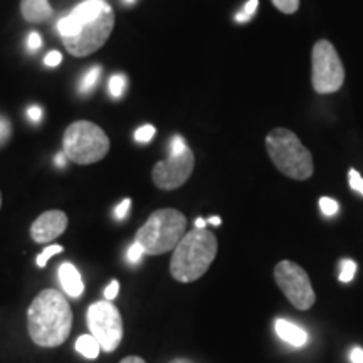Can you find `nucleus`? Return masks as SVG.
I'll return each mask as SVG.
<instances>
[{
    "mask_svg": "<svg viewBox=\"0 0 363 363\" xmlns=\"http://www.w3.org/2000/svg\"><path fill=\"white\" fill-rule=\"evenodd\" d=\"M115 27V12L106 0H84L57 22L62 44L74 57H86L106 44Z\"/></svg>",
    "mask_w": 363,
    "mask_h": 363,
    "instance_id": "obj_1",
    "label": "nucleus"
},
{
    "mask_svg": "<svg viewBox=\"0 0 363 363\" xmlns=\"http://www.w3.org/2000/svg\"><path fill=\"white\" fill-rule=\"evenodd\" d=\"M72 328V310L66 296L56 289H44L27 310V331L35 345L54 348L62 345Z\"/></svg>",
    "mask_w": 363,
    "mask_h": 363,
    "instance_id": "obj_2",
    "label": "nucleus"
},
{
    "mask_svg": "<svg viewBox=\"0 0 363 363\" xmlns=\"http://www.w3.org/2000/svg\"><path fill=\"white\" fill-rule=\"evenodd\" d=\"M217 238L207 229L189 230L174 249L170 274L179 283H194L206 274L217 256Z\"/></svg>",
    "mask_w": 363,
    "mask_h": 363,
    "instance_id": "obj_3",
    "label": "nucleus"
},
{
    "mask_svg": "<svg viewBox=\"0 0 363 363\" xmlns=\"http://www.w3.org/2000/svg\"><path fill=\"white\" fill-rule=\"evenodd\" d=\"M266 152L281 174L293 180H306L313 175V157L291 130L274 128L266 136Z\"/></svg>",
    "mask_w": 363,
    "mask_h": 363,
    "instance_id": "obj_4",
    "label": "nucleus"
},
{
    "mask_svg": "<svg viewBox=\"0 0 363 363\" xmlns=\"http://www.w3.org/2000/svg\"><path fill=\"white\" fill-rule=\"evenodd\" d=\"M187 234V217L175 208H160L148 217L135 235V242L145 254L157 256L174 251L182 238Z\"/></svg>",
    "mask_w": 363,
    "mask_h": 363,
    "instance_id": "obj_5",
    "label": "nucleus"
},
{
    "mask_svg": "<svg viewBox=\"0 0 363 363\" xmlns=\"http://www.w3.org/2000/svg\"><path fill=\"white\" fill-rule=\"evenodd\" d=\"M62 152L67 160L78 165H91L108 155L110 138L98 125L79 120L66 128L62 136Z\"/></svg>",
    "mask_w": 363,
    "mask_h": 363,
    "instance_id": "obj_6",
    "label": "nucleus"
},
{
    "mask_svg": "<svg viewBox=\"0 0 363 363\" xmlns=\"http://www.w3.org/2000/svg\"><path fill=\"white\" fill-rule=\"evenodd\" d=\"M195 167L194 152L185 143L184 136L175 135L170 142V155L158 162L152 170L153 184L162 190H175L190 179Z\"/></svg>",
    "mask_w": 363,
    "mask_h": 363,
    "instance_id": "obj_7",
    "label": "nucleus"
},
{
    "mask_svg": "<svg viewBox=\"0 0 363 363\" xmlns=\"http://www.w3.org/2000/svg\"><path fill=\"white\" fill-rule=\"evenodd\" d=\"M311 83L316 93H337L343 86L345 67L330 40H318L311 54Z\"/></svg>",
    "mask_w": 363,
    "mask_h": 363,
    "instance_id": "obj_8",
    "label": "nucleus"
},
{
    "mask_svg": "<svg viewBox=\"0 0 363 363\" xmlns=\"http://www.w3.org/2000/svg\"><path fill=\"white\" fill-rule=\"evenodd\" d=\"M86 321L91 335L98 340L103 352L111 353L120 347L123 340V320L113 303L103 299L91 305Z\"/></svg>",
    "mask_w": 363,
    "mask_h": 363,
    "instance_id": "obj_9",
    "label": "nucleus"
},
{
    "mask_svg": "<svg viewBox=\"0 0 363 363\" xmlns=\"http://www.w3.org/2000/svg\"><path fill=\"white\" fill-rule=\"evenodd\" d=\"M274 281L288 301L299 311H306L315 305L316 294L313 291L310 276L301 266L293 261H281L274 267Z\"/></svg>",
    "mask_w": 363,
    "mask_h": 363,
    "instance_id": "obj_10",
    "label": "nucleus"
},
{
    "mask_svg": "<svg viewBox=\"0 0 363 363\" xmlns=\"http://www.w3.org/2000/svg\"><path fill=\"white\" fill-rule=\"evenodd\" d=\"M67 216L62 211H48L40 214L30 225V238L34 242H51L62 235L67 229Z\"/></svg>",
    "mask_w": 363,
    "mask_h": 363,
    "instance_id": "obj_11",
    "label": "nucleus"
},
{
    "mask_svg": "<svg viewBox=\"0 0 363 363\" xmlns=\"http://www.w3.org/2000/svg\"><path fill=\"white\" fill-rule=\"evenodd\" d=\"M21 12L22 17L30 24H44L54 16L49 0H21Z\"/></svg>",
    "mask_w": 363,
    "mask_h": 363,
    "instance_id": "obj_12",
    "label": "nucleus"
},
{
    "mask_svg": "<svg viewBox=\"0 0 363 363\" xmlns=\"http://www.w3.org/2000/svg\"><path fill=\"white\" fill-rule=\"evenodd\" d=\"M59 283H61L67 296L71 298H79L84 293V283L83 278H81V272L71 262H62L59 266Z\"/></svg>",
    "mask_w": 363,
    "mask_h": 363,
    "instance_id": "obj_13",
    "label": "nucleus"
},
{
    "mask_svg": "<svg viewBox=\"0 0 363 363\" xmlns=\"http://www.w3.org/2000/svg\"><path fill=\"white\" fill-rule=\"evenodd\" d=\"M276 333H278V337L283 340V342L293 345V347H305L308 343V333L305 330L301 328V326L291 323V321L288 320H283V318H278L276 320Z\"/></svg>",
    "mask_w": 363,
    "mask_h": 363,
    "instance_id": "obj_14",
    "label": "nucleus"
},
{
    "mask_svg": "<svg viewBox=\"0 0 363 363\" xmlns=\"http://www.w3.org/2000/svg\"><path fill=\"white\" fill-rule=\"evenodd\" d=\"M76 350H78V353H81L84 358H88V360H94V358H98L99 352H101V347H99L98 340L89 333L81 335L78 338V342H76Z\"/></svg>",
    "mask_w": 363,
    "mask_h": 363,
    "instance_id": "obj_15",
    "label": "nucleus"
},
{
    "mask_svg": "<svg viewBox=\"0 0 363 363\" xmlns=\"http://www.w3.org/2000/svg\"><path fill=\"white\" fill-rule=\"evenodd\" d=\"M99 76H101V66H93L91 69L86 71V74L79 83V93L88 94L89 91H93V88L98 83Z\"/></svg>",
    "mask_w": 363,
    "mask_h": 363,
    "instance_id": "obj_16",
    "label": "nucleus"
},
{
    "mask_svg": "<svg viewBox=\"0 0 363 363\" xmlns=\"http://www.w3.org/2000/svg\"><path fill=\"white\" fill-rule=\"evenodd\" d=\"M357 272V264L352 259H342L340 261V281L342 283H350Z\"/></svg>",
    "mask_w": 363,
    "mask_h": 363,
    "instance_id": "obj_17",
    "label": "nucleus"
},
{
    "mask_svg": "<svg viewBox=\"0 0 363 363\" xmlns=\"http://www.w3.org/2000/svg\"><path fill=\"white\" fill-rule=\"evenodd\" d=\"M126 89V78L123 74H115L110 79V94L113 98L123 96Z\"/></svg>",
    "mask_w": 363,
    "mask_h": 363,
    "instance_id": "obj_18",
    "label": "nucleus"
},
{
    "mask_svg": "<svg viewBox=\"0 0 363 363\" xmlns=\"http://www.w3.org/2000/svg\"><path fill=\"white\" fill-rule=\"evenodd\" d=\"M62 251H65V247L57 246V244H52V246H48L43 252L39 254L38 259H35V262H38L39 267H45V264H48V261L51 259V257L57 256V254H61Z\"/></svg>",
    "mask_w": 363,
    "mask_h": 363,
    "instance_id": "obj_19",
    "label": "nucleus"
},
{
    "mask_svg": "<svg viewBox=\"0 0 363 363\" xmlns=\"http://www.w3.org/2000/svg\"><path fill=\"white\" fill-rule=\"evenodd\" d=\"M155 133H157L155 126L143 125V126H140V128L135 131V140L138 143H148L150 140H152L153 136H155Z\"/></svg>",
    "mask_w": 363,
    "mask_h": 363,
    "instance_id": "obj_20",
    "label": "nucleus"
},
{
    "mask_svg": "<svg viewBox=\"0 0 363 363\" xmlns=\"http://www.w3.org/2000/svg\"><path fill=\"white\" fill-rule=\"evenodd\" d=\"M272 4L283 13H294L299 9V0H272Z\"/></svg>",
    "mask_w": 363,
    "mask_h": 363,
    "instance_id": "obj_21",
    "label": "nucleus"
},
{
    "mask_svg": "<svg viewBox=\"0 0 363 363\" xmlns=\"http://www.w3.org/2000/svg\"><path fill=\"white\" fill-rule=\"evenodd\" d=\"M257 6H259V0H249V2L246 4V7H244V11L239 12L238 16H235V21L247 22L254 16V13H256Z\"/></svg>",
    "mask_w": 363,
    "mask_h": 363,
    "instance_id": "obj_22",
    "label": "nucleus"
},
{
    "mask_svg": "<svg viewBox=\"0 0 363 363\" xmlns=\"http://www.w3.org/2000/svg\"><path fill=\"white\" fill-rule=\"evenodd\" d=\"M143 256H145L143 247L140 246L138 242H133L128 247V252H126V261H128L130 264H138V262L142 261Z\"/></svg>",
    "mask_w": 363,
    "mask_h": 363,
    "instance_id": "obj_23",
    "label": "nucleus"
},
{
    "mask_svg": "<svg viewBox=\"0 0 363 363\" xmlns=\"http://www.w3.org/2000/svg\"><path fill=\"white\" fill-rule=\"evenodd\" d=\"M320 208H321V212H323L325 216L330 217V216L337 214L340 206H338L337 201H333V199H330V197H321V199H320Z\"/></svg>",
    "mask_w": 363,
    "mask_h": 363,
    "instance_id": "obj_24",
    "label": "nucleus"
},
{
    "mask_svg": "<svg viewBox=\"0 0 363 363\" xmlns=\"http://www.w3.org/2000/svg\"><path fill=\"white\" fill-rule=\"evenodd\" d=\"M348 180H350V187L355 190V192L363 195V177L358 174L355 169L348 172Z\"/></svg>",
    "mask_w": 363,
    "mask_h": 363,
    "instance_id": "obj_25",
    "label": "nucleus"
},
{
    "mask_svg": "<svg viewBox=\"0 0 363 363\" xmlns=\"http://www.w3.org/2000/svg\"><path fill=\"white\" fill-rule=\"evenodd\" d=\"M61 61H62V54L59 51L48 52V56L44 57V65L48 67H56V66L61 65Z\"/></svg>",
    "mask_w": 363,
    "mask_h": 363,
    "instance_id": "obj_26",
    "label": "nucleus"
},
{
    "mask_svg": "<svg viewBox=\"0 0 363 363\" xmlns=\"http://www.w3.org/2000/svg\"><path fill=\"white\" fill-rule=\"evenodd\" d=\"M12 133V126L6 118H0V145L6 143Z\"/></svg>",
    "mask_w": 363,
    "mask_h": 363,
    "instance_id": "obj_27",
    "label": "nucleus"
},
{
    "mask_svg": "<svg viewBox=\"0 0 363 363\" xmlns=\"http://www.w3.org/2000/svg\"><path fill=\"white\" fill-rule=\"evenodd\" d=\"M130 207H131V201H130V199H125L123 202L118 203L116 208H115V217H116V219H118V220L125 219L126 214H128Z\"/></svg>",
    "mask_w": 363,
    "mask_h": 363,
    "instance_id": "obj_28",
    "label": "nucleus"
},
{
    "mask_svg": "<svg viewBox=\"0 0 363 363\" xmlns=\"http://www.w3.org/2000/svg\"><path fill=\"white\" fill-rule=\"evenodd\" d=\"M118 291H120V283H118L116 279H113L111 283L106 286V289H104V298H106V301L115 299L118 296Z\"/></svg>",
    "mask_w": 363,
    "mask_h": 363,
    "instance_id": "obj_29",
    "label": "nucleus"
},
{
    "mask_svg": "<svg viewBox=\"0 0 363 363\" xmlns=\"http://www.w3.org/2000/svg\"><path fill=\"white\" fill-rule=\"evenodd\" d=\"M40 45H43V38H40V34L30 33L29 39H27V48H29V51H38Z\"/></svg>",
    "mask_w": 363,
    "mask_h": 363,
    "instance_id": "obj_30",
    "label": "nucleus"
},
{
    "mask_svg": "<svg viewBox=\"0 0 363 363\" xmlns=\"http://www.w3.org/2000/svg\"><path fill=\"white\" fill-rule=\"evenodd\" d=\"M27 116H29V120L34 121V123H39L40 118H43V110H40V106H30L29 110H27Z\"/></svg>",
    "mask_w": 363,
    "mask_h": 363,
    "instance_id": "obj_31",
    "label": "nucleus"
},
{
    "mask_svg": "<svg viewBox=\"0 0 363 363\" xmlns=\"http://www.w3.org/2000/svg\"><path fill=\"white\" fill-rule=\"evenodd\" d=\"M350 358L353 363H363V348L355 347L350 353Z\"/></svg>",
    "mask_w": 363,
    "mask_h": 363,
    "instance_id": "obj_32",
    "label": "nucleus"
},
{
    "mask_svg": "<svg viewBox=\"0 0 363 363\" xmlns=\"http://www.w3.org/2000/svg\"><path fill=\"white\" fill-rule=\"evenodd\" d=\"M120 363H147V362H145L142 357H135V355H131V357H126V358H123V360H121Z\"/></svg>",
    "mask_w": 363,
    "mask_h": 363,
    "instance_id": "obj_33",
    "label": "nucleus"
},
{
    "mask_svg": "<svg viewBox=\"0 0 363 363\" xmlns=\"http://www.w3.org/2000/svg\"><path fill=\"white\" fill-rule=\"evenodd\" d=\"M66 155H65V152H61V153H57L56 155V165L57 167H66Z\"/></svg>",
    "mask_w": 363,
    "mask_h": 363,
    "instance_id": "obj_34",
    "label": "nucleus"
},
{
    "mask_svg": "<svg viewBox=\"0 0 363 363\" xmlns=\"http://www.w3.org/2000/svg\"><path fill=\"white\" fill-rule=\"evenodd\" d=\"M206 224H207V220L201 219V217H199V219L195 220V227H197V229H206Z\"/></svg>",
    "mask_w": 363,
    "mask_h": 363,
    "instance_id": "obj_35",
    "label": "nucleus"
},
{
    "mask_svg": "<svg viewBox=\"0 0 363 363\" xmlns=\"http://www.w3.org/2000/svg\"><path fill=\"white\" fill-rule=\"evenodd\" d=\"M169 363H194V362L189 360V358H174V360Z\"/></svg>",
    "mask_w": 363,
    "mask_h": 363,
    "instance_id": "obj_36",
    "label": "nucleus"
},
{
    "mask_svg": "<svg viewBox=\"0 0 363 363\" xmlns=\"http://www.w3.org/2000/svg\"><path fill=\"white\" fill-rule=\"evenodd\" d=\"M207 222L212 225H220V217H211Z\"/></svg>",
    "mask_w": 363,
    "mask_h": 363,
    "instance_id": "obj_37",
    "label": "nucleus"
},
{
    "mask_svg": "<svg viewBox=\"0 0 363 363\" xmlns=\"http://www.w3.org/2000/svg\"><path fill=\"white\" fill-rule=\"evenodd\" d=\"M125 2H126V4H133L135 0H125Z\"/></svg>",
    "mask_w": 363,
    "mask_h": 363,
    "instance_id": "obj_38",
    "label": "nucleus"
},
{
    "mask_svg": "<svg viewBox=\"0 0 363 363\" xmlns=\"http://www.w3.org/2000/svg\"><path fill=\"white\" fill-rule=\"evenodd\" d=\"M0 207H2V194H0Z\"/></svg>",
    "mask_w": 363,
    "mask_h": 363,
    "instance_id": "obj_39",
    "label": "nucleus"
}]
</instances>
